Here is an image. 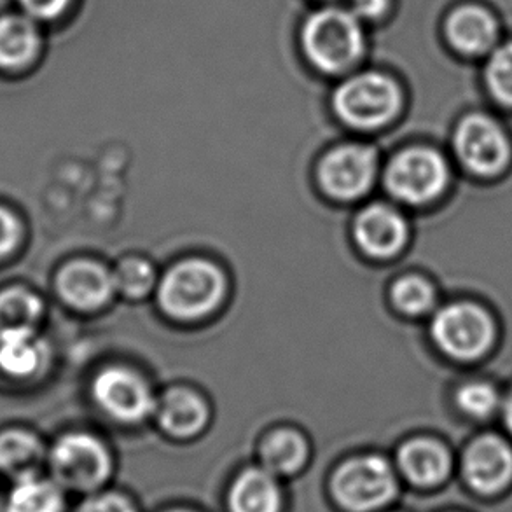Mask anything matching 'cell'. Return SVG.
I'll return each instance as SVG.
<instances>
[{
  "mask_svg": "<svg viewBox=\"0 0 512 512\" xmlns=\"http://www.w3.org/2000/svg\"><path fill=\"white\" fill-rule=\"evenodd\" d=\"M436 294L432 285L422 277H404L392 287V303L404 315H422L434 306Z\"/></svg>",
  "mask_w": 512,
  "mask_h": 512,
  "instance_id": "d4e9b609",
  "label": "cell"
},
{
  "mask_svg": "<svg viewBox=\"0 0 512 512\" xmlns=\"http://www.w3.org/2000/svg\"><path fill=\"white\" fill-rule=\"evenodd\" d=\"M158 305L175 320L203 319L215 312L228 291V280L217 264L189 257L168 268L158 282Z\"/></svg>",
  "mask_w": 512,
  "mask_h": 512,
  "instance_id": "6da1fadb",
  "label": "cell"
},
{
  "mask_svg": "<svg viewBox=\"0 0 512 512\" xmlns=\"http://www.w3.org/2000/svg\"><path fill=\"white\" fill-rule=\"evenodd\" d=\"M48 450L32 432L9 429L0 432V479H14L42 471Z\"/></svg>",
  "mask_w": 512,
  "mask_h": 512,
  "instance_id": "e0dca14e",
  "label": "cell"
},
{
  "mask_svg": "<svg viewBox=\"0 0 512 512\" xmlns=\"http://www.w3.org/2000/svg\"><path fill=\"white\" fill-rule=\"evenodd\" d=\"M91 392L102 413L123 425L144 422L154 415L158 404L149 381L125 366L104 367L95 376Z\"/></svg>",
  "mask_w": 512,
  "mask_h": 512,
  "instance_id": "8992f818",
  "label": "cell"
},
{
  "mask_svg": "<svg viewBox=\"0 0 512 512\" xmlns=\"http://www.w3.org/2000/svg\"><path fill=\"white\" fill-rule=\"evenodd\" d=\"M457 153L465 167L479 175H493L506 167L509 144L497 123L485 116H471L458 126Z\"/></svg>",
  "mask_w": 512,
  "mask_h": 512,
  "instance_id": "30bf717a",
  "label": "cell"
},
{
  "mask_svg": "<svg viewBox=\"0 0 512 512\" xmlns=\"http://www.w3.org/2000/svg\"><path fill=\"white\" fill-rule=\"evenodd\" d=\"M42 360L41 341L34 329L0 331V367L13 376L34 373Z\"/></svg>",
  "mask_w": 512,
  "mask_h": 512,
  "instance_id": "7402d4cb",
  "label": "cell"
},
{
  "mask_svg": "<svg viewBox=\"0 0 512 512\" xmlns=\"http://www.w3.org/2000/svg\"><path fill=\"white\" fill-rule=\"evenodd\" d=\"M20 2L30 16L42 18V20L55 18L69 4V0H20Z\"/></svg>",
  "mask_w": 512,
  "mask_h": 512,
  "instance_id": "f1b7e54d",
  "label": "cell"
},
{
  "mask_svg": "<svg viewBox=\"0 0 512 512\" xmlns=\"http://www.w3.org/2000/svg\"><path fill=\"white\" fill-rule=\"evenodd\" d=\"M46 472L67 493L90 495L111 479L114 460L107 444L88 432L58 437L46 455Z\"/></svg>",
  "mask_w": 512,
  "mask_h": 512,
  "instance_id": "7a4b0ae2",
  "label": "cell"
},
{
  "mask_svg": "<svg viewBox=\"0 0 512 512\" xmlns=\"http://www.w3.org/2000/svg\"><path fill=\"white\" fill-rule=\"evenodd\" d=\"M39 34L34 23L23 16L0 18V67L16 69L35 55Z\"/></svg>",
  "mask_w": 512,
  "mask_h": 512,
  "instance_id": "44dd1931",
  "label": "cell"
},
{
  "mask_svg": "<svg viewBox=\"0 0 512 512\" xmlns=\"http://www.w3.org/2000/svg\"><path fill=\"white\" fill-rule=\"evenodd\" d=\"M401 105V93L390 77L367 72L346 79L334 93V111L355 130H378L387 125Z\"/></svg>",
  "mask_w": 512,
  "mask_h": 512,
  "instance_id": "277c9868",
  "label": "cell"
},
{
  "mask_svg": "<svg viewBox=\"0 0 512 512\" xmlns=\"http://www.w3.org/2000/svg\"><path fill=\"white\" fill-rule=\"evenodd\" d=\"M168 512H194V511H189V509H172V511H168Z\"/></svg>",
  "mask_w": 512,
  "mask_h": 512,
  "instance_id": "836d02e7",
  "label": "cell"
},
{
  "mask_svg": "<svg viewBox=\"0 0 512 512\" xmlns=\"http://www.w3.org/2000/svg\"><path fill=\"white\" fill-rule=\"evenodd\" d=\"M154 415L161 430L173 439H193L207 429L210 409L200 394L189 388H172L161 395Z\"/></svg>",
  "mask_w": 512,
  "mask_h": 512,
  "instance_id": "5bb4252c",
  "label": "cell"
},
{
  "mask_svg": "<svg viewBox=\"0 0 512 512\" xmlns=\"http://www.w3.org/2000/svg\"><path fill=\"white\" fill-rule=\"evenodd\" d=\"M448 35L455 48L476 55L492 46L497 28L492 16L483 9L462 7L448 21Z\"/></svg>",
  "mask_w": 512,
  "mask_h": 512,
  "instance_id": "ffe728a7",
  "label": "cell"
},
{
  "mask_svg": "<svg viewBox=\"0 0 512 512\" xmlns=\"http://www.w3.org/2000/svg\"><path fill=\"white\" fill-rule=\"evenodd\" d=\"M4 490L6 486L0 485V512H4Z\"/></svg>",
  "mask_w": 512,
  "mask_h": 512,
  "instance_id": "d6a6232c",
  "label": "cell"
},
{
  "mask_svg": "<svg viewBox=\"0 0 512 512\" xmlns=\"http://www.w3.org/2000/svg\"><path fill=\"white\" fill-rule=\"evenodd\" d=\"M464 474L476 492H500L512 478L511 448L500 437H479L465 455Z\"/></svg>",
  "mask_w": 512,
  "mask_h": 512,
  "instance_id": "4fadbf2b",
  "label": "cell"
},
{
  "mask_svg": "<svg viewBox=\"0 0 512 512\" xmlns=\"http://www.w3.org/2000/svg\"><path fill=\"white\" fill-rule=\"evenodd\" d=\"M353 9L362 18L374 20L387 9V0H353Z\"/></svg>",
  "mask_w": 512,
  "mask_h": 512,
  "instance_id": "4dcf8cb0",
  "label": "cell"
},
{
  "mask_svg": "<svg viewBox=\"0 0 512 512\" xmlns=\"http://www.w3.org/2000/svg\"><path fill=\"white\" fill-rule=\"evenodd\" d=\"M331 492L343 511H380L394 500L397 479L387 458L374 453L357 455L334 472Z\"/></svg>",
  "mask_w": 512,
  "mask_h": 512,
  "instance_id": "3957f363",
  "label": "cell"
},
{
  "mask_svg": "<svg viewBox=\"0 0 512 512\" xmlns=\"http://www.w3.org/2000/svg\"><path fill=\"white\" fill-rule=\"evenodd\" d=\"M18 240V224L13 215L0 208V257L6 256L14 249Z\"/></svg>",
  "mask_w": 512,
  "mask_h": 512,
  "instance_id": "f546056e",
  "label": "cell"
},
{
  "mask_svg": "<svg viewBox=\"0 0 512 512\" xmlns=\"http://www.w3.org/2000/svg\"><path fill=\"white\" fill-rule=\"evenodd\" d=\"M448 167L441 154L429 147L404 149L388 163L385 186L395 200L423 205L443 193Z\"/></svg>",
  "mask_w": 512,
  "mask_h": 512,
  "instance_id": "52a82bcc",
  "label": "cell"
},
{
  "mask_svg": "<svg viewBox=\"0 0 512 512\" xmlns=\"http://www.w3.org/2000/svg\"><path fill=\"white\" fill-rule=\"evenodd\" d=\"M378 175V154L366 144L334 147L320 161L319 182L327 196L338 201L364 198Z\"/></svg>",
  "mask_w": 512,
  "mask_h": 512,
  "instance_id": "ba28073f",
  "label": "cell"
},
{
  "mask_svg": "<svg viewBox=\"0 0 512 512\" xmlns=\"http://www.w3.org/2000/svg\"><path fill=\"white\" fill-rule=\"evenodd\" d=\"M402 474L418 486L441 483L450 472L451 460L443 444L432 439H413L404 444L397 457Z\"/></svg>",
  "mask_w": 512,
  "mask_h": 512,
  "instance_id": "ac0fdd59",
  "label": "cell"
},
{
  "mask_svg": "<svg viewBox=\"0 0 512 512\" xmlns=\"http://www.w3.org/2000/svg\"><path fill=\"white\" fill-rule=\"evenodd\" d=\"M282 506V486L264 467L245 469L229 488V512H282Z\"/></svg>",
  "mask_w": 512,
  "mask_h": 512,
  "instance_id": "2e32d148",
  "label": "cell"
},
{
  "mask_svg": "<svg viewBox=\"0 0 512 512\" xmlns=\"http://www.w3.org/2000/svg\"><path fill=\"white\" fill-rule=\"evenodd\" d=\"M303 44L315 67L334 74L348 69L359 58L364 39L353 14L324 9L306 21Z\"/></svg>",
  "mask_w": 512,
  "mask_h": 512,
  "instance_id": "5b68a950",
  "label": "cell"
},
{
  "mask_svg": "<svg viewBox=\"0 0 512 512\" xmlns=\"http://www.w3.org/2000/svg\"><path fill=\"white\" fill-rule=\"evenodd\" d=\"M486 79L500 102L512 105V44L497 49L486 69Z\"/></svg>",
  "mask_w": 512,
  "mask_h": 512,
  "instance_id": "484cf974",
  "label": "cell"
},
{
  "mask_svg": "<svg viewBox=\"0 0 512 512\" xmlns=\"http://www.w3.org/2000/svg\"><path fill=\"white\" fill-rule=\"evenodd\" d=\"M112 273L116 282V292L130 299L146 298L160 282L153 264L144 257H125Z\"/></svg>",
  "mask_w": 512,
  "mask_h": 512,
  "instance_id": "cb8c5ba5",
  "label": "cell"
},
{
  "mask_svg": "<svg viewBox=\"0 0 512 512\" xmlns=\"http://www.w3.org/2000/svg\"><path fill=\"white\" fill-rule=\"evenodd\" d=\"M506 422H507V427H509V430H511V432H512V395H511V397H509V401H507Z\"/></svg>",
  "mask_w": 512,
  "mask_h": 512,
  "instance_id": "1f68e13d",
  "label": "cell"
},
{
  "mask_svg": "<svg viewBox=\"0 0 512 512\" xmlns=\"http://www.w3.org/2000/svg\"><path fill=\"white\" fill-rule=\"evenodd\" d=\"M67 497L48 472H34L7 483L4 512H67Z\"/></svg>",
  "mask_w": 512,
  "mask_h": 512,
  "instance_id": "9a60e30c",
  "label": "cell"
},
{
  "mask_svg": "<svg viewBox=\"0 0 512 512\" xmlns=\"http://www.w3.org/2000/svg\"><path fill=\"white\" fill-rule=\"evenodd\" d=\"M56 289L63 301L79 312H97L114 298L116 282L104 264L79 259L60 271Z\"/></svg>",
  "mask_w": 512,
  "mask_h": 512,
  "instance_id": "7c38bea8",
  "label": "cell"
},
{
  "mask_svg": "<svg viewBox=\"0 0 512 512\" xmlns=\"http://www.w3.org/2000/svg\"><path fill=\"white\" fill-rule=\"evenodd\" d=\"M72 512H137V509L125 495L95 492L84 495Z\"/></svg>",
  "mask_w": 512,
  "mask_h": 512,
  "instance_id": "83f0119b",
  "label": "cell"
},
{
  "mask_svg": "<svg viewBox=\"0 0 512 512\" xmlns=\"http://www.w3.org/2000/svg\"><path fill=\"white\" fill-rule=\"evenodd\" d=\"M490 315L472 303H453L437 313L432 336L437 346L455 359H476L493 341Z\"/></svg>",
  "mask_w": 512,
  "mask_h": 512,
  "instance_id": "9c48e42d",
  "label": "cell"
},
{
  "mask_svg": "<svg viewBox=\"0 0 512 512\" xmlns=\"http://www.w3.org/2000/svg\"><path fill=\"white\" fill-rule=\"evenodd\" d=\"M261 467L280 476H294L310 458V446L303 434L294 429H278L264 439L259 450Z\"/></svg>",
  "mask_w": 512,
  "mask_h": 512,
  "instance_id": "d6986e66",
  "label": "cell"
},
{
  "mask_svg": "<svg viewBox=\"0 0 512 512\" xmlns=\"http://www.w3.org/2000/svg\"><path fill=\"white\" fill-rule=\"evenodd\" d=\"M353 240L367 257L388 259L399 254L408 242V224L399 210L373 203L355 217Z\"/></svg>",
  "mask_w": 512,
  "mask_h": 512,
  "instance_id": "8fae6325",
  "label": "cell"
},
{
  "mask_svg": "<svg viewBox=\"0 0 512 512\" xmlns=\"http://www.w3.org/2000/svg\"><path fill=\"white\" fill-rule=\"evenodd\" d=\"M42 317V303L25 289H7L0 294V331L34 329Z\"/></svg>",
  "mask_w": 512,
  "mask_h": 512,
  "instance_id": "603a6c76",
  "label": "cell"
},
{
  "mask_svg": "<svg viewBox=\"0 0 512 512\" xmlns=\"http://www.w3.org/2000/svg\"><path fill=\"white\" fill-rule=\"evenodd\" d=\"M458 404L464 409L465 413L478 418H486L492 415L497 404H499V394L497 390L488 385V383H469L460 388L458 392Z\"/></svg>",
  "mask_w": 512,
  "mask_h": 512,
  "instance_id": "4316f807",
  "label": "cell"
}]
</instances>
